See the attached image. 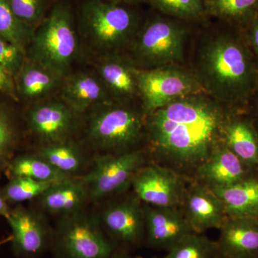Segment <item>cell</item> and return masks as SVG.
<instances>
[{
	"instance_id": "cell-1",
	"label": "cell",
	"mask_w": 258,
	"mask_h": 258,
	"mask_svg": "<svg viewBox=\"0 0 258 258\" xmlns=\"http://www.w3.org/2000/svg\"><path fill=\"white\" fill-rule=\"evenodd\" d=\"M236 108L205 92L181 97L146 116V138L152 152L179 169L198 167L221 142L226 120Z\"/></svg>"
},
{
	"instance_id": "cell-2",
	"label": "cell",
	"mask_w": 258,
	"mask_h": 258,
	"mask_svg": "<svg viewBox=\"0 0 258 258\" xmlns=\"http://www.w3.org/2000/svg\"><path fill=\"white\" fill-rule=\"evenodd\" d=\"M192 37L188 68L204 92L232 108L246 109L257 91L258 64L242 30L210 19Z\"/></svg>"
},
{
	"instance_id": "cell-3",
	"label": "cell",
	"mask_w": 258,
	"mask_h": 258,
	"mask_svg": "<svg viewBox=\"0 0 258 258\" xmlns=\"http://www.w3.org/2000/svg\"><path fill=\"white\" fill-rule=\"evenodd\" d=\"M145 15L137 5L110 0H83L76 16L80 40L98 59L125 54Z\"/></svg>"
},
{
	"instance_id": "cell-4",
	"label": "cell",
	"mask_w": 258,
	"mask_h": 258,
	"mask_svg": "<svg viewBox=\"0 0 258 258\" xmlns=\"http://www.w3.org/2000/svg\"><path fill=\"white\" fill-rule=\"evenodd\" d=\"M198 26L152 10L125 55L139 69L185 66L188 42Z\"/></svg>"
},
{
	"instance_id": "cell-5",
	"label": "cell",
	"mask_w": 258,
	"mask_h": 258,
	"mask_svg": "<svg viewBox=\"0 0 258 258\" xmlns=\"http://www.w3.org/2000/svg\"><path fill=\"white\" fill-rule=\"evenodd\" d=\"M79 40L72 5L57 0L35 29L27 57L66 78L79 53Z\"/></svg>"
},
{
	"instance_id": "cell-6",
	"label": "cell",
	"mask_w": 258,
	"mask_h": 258,
	"mask_svg": "<svg viewBox=\"0 0 258 258\" xmlns=\"http://www.w3.org/2000/svg\"><path fill=\"white\" fill-rule=\"evenodd\" d=\"M133 102L113 101L93 108L86 124L88 144L102 154L137 149L146 138V115Z\"/></svg>"
},
{
	"instance_id": "cell-7",
	"label": "cell",
	"mask_w": 258,
	"mask_h": 258,
	"mask_svg": "<svg viewBox=\"0 0 258 258\" xmlns=\"http://www.w3.org/2000/svg\"><path fill=\"white\" fill-rule=\"evenodd\" d=\"M116 249L98 217L85 210L61 217L54 229L55 258H108Z\"/></svg>"
},
{
	"instance_id": "cell-8",
	"label": "cell",
	"mask_w": 258,
	"mask_h": 258,
	"mask_svg": "<svg viewBox=\"0 0 258 258\" xmlns=\"http://www.w3.org/2000/svg\"><path fill=\"white\" fill-rule=\"evenodd\" d=\"M139 101L146 116L170 102L204 92L189 68L169 66L153 69H137Z\"/></svg>"
},
{
	"instance_id": "cell-9",
	"label": "cell",
	"mask_w": 258,
	"mask_h": 258,
	"mask_svg": "<svg viewBox=\"0 0 258 258\" xmlns=\"http://www.w3.org/2000/svg\"><path fill=\"white\" fill-rule=\"evenodd\" d=\"M146 154L142 149L95 157L91 169L81 176L87 185L90 202H98L123 191L143 167Z\"/></svg>"
},
{
	"instance_id": "cell-10",
	"label": "cell",
	"mask_w": 258,
	"mask_h": 258,
	"mask_svg": "<svg viewBox=\"0 0 258 258\" xmlns=\"http://www.w3.org/2000/svg\"><path fill=\"white\" fill-rule=\"evenodd\" d=\"M98 217L117 248H134L145 238L144 205L136 196L108 204Z\"/></svg>"
},
{
	"instance_id": "cell-11",
	"label": "cell",
	"mask_w": 258,
	"mask_h": 258,
	"mask_svg": "<svg viewBox=\"0 0 258 258\" xmlns=\"http://www.w3.org/2000/svg\"><path fill=\"white\" fill-rule=\"evenodd\" d=\"M12 230V249L19 258H40L52 248L54 230L41 212L19 206L6 218Z\"/></svg>"
},
{
	"instance_id": "cell-12",
	"label": "cell",
	"mask_w": 258,
	"mask_h": 258,
	"mask_svg": "<svg viewBox=\"0 0 258 258\" xmlns=\"http://www.w3.org/2000/svg\"><path fill=\"white\" fill-rule=\"evenodd\" d=\"M79 117L62 100L50 98L32 103L25 114L28 128L42 144L71 140Z\"/></svg>"
},
{
	"instance_id": "cell-13",
	"label": "cell",
	"mask_w": 258,
	"mask_h": 258,
	"mask_svg": "<svg viewBox=\"0 0 258 258\" xmlns=\"http://www.w3.org/2000/svg\"><path fill=\"white\" fill-rule=\"evenodd\" d=\"M131 185L135 196L149 206L176 208L182 201L181 183L171 168L144 166L136 173Z\"/></svg>"
},
{
	"instance_id": "cell-14",
	"label": "cell",
	"mask_w": 258,
	"mask_h": 258,
	"mask_svg": "<svg viewBox=\"0 0 258 258\" xmlns=\"http://www.w3.org/2000/svg\"><path fill=\"white\" fill-rule=\"evenodd\" d=\"M195 170L199 179L210 188L230 186L258 174V169L244 164L222 140Z\"/></svg>"
},
{
	"instance_id": "cell-15",
	"label": "cell",
	"mask_w": 258,
	"mask_h": 258,
	"mask_svg": "<svg viewBox=\"0 0 258 258\" xmlns=\"http://www.w3.org/2000/svg\"><path fill=\"white\" fill-rule=\"evenodd\" d=\"M145 238L149 246L169 250L183 237L193 232L184 214L176 208L145 205Z\"/></svg>"
},
{
	"instance_id": "cell-16",
	"label": "cell",
	"mask_w": 258,
	"mask_h": 258,
	"mask_svg": "<svg viewBox=\"0 0 258 258\" xmlns=\"http://www.w3.org/2000/svg\"><path fill=\"white\" fill-rule=\"evenodd\" d=\"M95 69L113 101L134 102L139 100L137 68L125 54L100 57Z\"/></svg>"
},
{
	"instance_id": "cell-17",
	"label": "cell",
	"mask_w": 258,
	"mask_h": 258,
	"mask_svg": "<svg viewBox=\"0 0 258 258\" xmlns=\"http://www.w3.org/2000/svg\"><path fill=\"white\" fill-rule=\"evenodd\" d=\"M60 99L78 116L97 106L114 101L96 72L70 74L60 90Z\"/></svg>"
},
{
	"instance_id": "cell-18",
	"label": "cell",
	"mask_w": 258,
	"mask_h": 258,
	"mask_svg": "<svg viewBox=\"0 0 258 258\" xmlns=\"http://www.w3.org/2000/svg\"><path fill=\"white\" fill-rule=\"evenodd\" d=\"M185 217L193 232L219 229L227 218L220 198L205 184H195L184 198Z\"/></svg>"
},
{
	"instance_id": "cell-19",
	"label": "cell",
	"mask_w": 258,
	"mask_h": 258,
	"mask_svg": "<svg viewBox=\"0 0 258 258\" xmlns=\"http://www.w3.org/2000/svg\"><path fill=\"white\" fill-rule=\"evenodd\" d=\"M220 230L222 257L258 258V218L227 217Z\"/></svg>"
},
{
	"instance_id": "cell-20",
	"label": "cell",
	"mask_w": 258,
	"mask_h": 258,
	"mask_svg": "<svg viewBox=\"0 0 258 258\" xmlns=\"http://www.w3.org/2000/svg\"><path fill=\"white\" fill-rule=\"evenodd\" d=\"M64 79L28 57L14 78L19 98L31 102L32 104L50 98L60 91Z\"/></svg>"
},
{
	"instance_id": "cell-21",
	"label": "cell",
	"mask_w": 258,
	"mask_h": 258,
	"mask_svg": "<svg viewBox=\"0 0 258 258\" xmlns=\"http://www.w3.org/2000/svg\"><path fill=\"white\" fill-rule=\"evenodd\" d=\"M222 141L239 159L258 169V134L247 110L234 111L222 130Z\"/></svg>"
},
{
	"instance_id": "cell-22",
	"label": "cell",
	"mask_w": 258,
	"mask_h": 258,
	"mask_svg": "<svg viewBox=\"0 0 258 258\" xmlns=\"http://www.w3.org/2000/svg\"><path fill=\"white\" fill-rule=\"evenodd\" d=\"M37 200L42 210L60 217L84 210L90 202L87 185L81 176L51 185Z\"/></svg>"
},
{
	"instance_id": "cell-23",
	"label": "cell",
	"mask_w": 258,
	"mask_h": 258,
	"mask_svg": "<svg viewBox=\"0 0 258 258\" xmlns=\"http://www.w3.org/2000/svg\"><path fill=\"white\" fill-rule=\"evenodd\" d=\"M229 217L258 218V174L223 187L210 188Z\"/></svg>"
},
{
	"instance_id": "cell-24",
	"label": "cell",
	"mask_w": 258,
	"mask_h": 258,
	"mask_svg": "<svg viewBox=\"0 0 258 258\" xmlns=\"http://www.w3.org/2000/svg\"><path fill=\"white\" fill-rule=\"evenodd\" d=\"M36 153L62 174L82 176L87 159L81 148L72 139L56 143L42 144Z\"/></svg>"
},
{
	"instance_id": "cell-25",
	"label": "cell",
	"mask_w": 258,
	"mask_h": 258,
	"mask_svg": "<svg viewBox=\"0 0 258 258\" xmlns=\"http://www.w3.org/2000/svg\"><path fill=\"white\" fill-rule=\"evenodd\" d=\"M5 172L10 179L22 176L50 184H55L72 177L56 169L36 152L15 156L10 161Z\"/></svg>"
},
{
	"instance_id": "cell-26",
	"label": "cell",
	"mask_w": 258,
	"mask_h": 258,
	"mask_svg": "<svg viewBox=\"0 0 258 258\" xmlns=\"http://www.w3.org/2000/svg\"><path fill=\"white\" fill-rule=\"evenodd\" d=\"M209 19L242 29L258 11V0H205Z\"/></svg>"
},
{
	"instance_id": "cell-27",
	"label": "cell",
	"mask_w": 258,
	"mask_h": 258,
	"mask_svg": "<svg viewBox=\"0 0 258 258\" xmlns=\"http://www.w3.org/2000/svg\"><path fill=\"white\" fill-rule=\"evenodd\" d=\"M152 10L195 25H203L210 19L205 13V0H145Z\"/></svg>"
},
{
	"instance_id": "cell-28",
	"label": "cell",
	"mask_w": 258,
	"mask_h": 258,
	"mask_svg": "<svg viewBox=\"0 0 258 258\" xmlns=\"http://www.w3.org/2000/svg\"><path fill=\"white\" fill-rule=\"evenodd\" d=\"M34 32L15 15L7 0H0V37L27 52Z\"/></svg>"
},
{
	"instance_id": "cell-29",
	"label": "cell",
	"mask_w": 258,
	"mask_h": 258,
	"mask_svg": "<svg viewBox=\"0 0 258 258\" xmlns=\"http://www.w3.org/2000/svg\"><path fill=\"white\" fill-rule=\"evenodd\" d=\"M218 255L217 242L201 233L191 232L169 249L164 258H217Z\"/></svg>"
},
{
	"instance_id": "cell-30",
	"label": "cell",
	"mask_w": 258,
	"mask_h": 258,
	"mask_svg": "<svg viewBox=\"0 0 258 258\" xmlns=\"http://www.w3.org/2000/svg\"><path fill=\"white\" fill-rule=\"evenodd\" d=\"M18 130L13 114L0 104V175L15 157L18 143Z\"/></svg>"
},
{
	"instance_id": "cell-31",
	"label": "cell",
	"mask_w": 258,
	"mask_h": 258,
	"mask_svg": "<svg viewBox=\"0 0 258 258\" xmlns=\"http://www.w3.org/2000/svg\"><path fill=\"white\" fill-rule=\"evenodd\" d=\"M53 184L41 182L28 177H13L1 190L7 201L11 204H18L35 200Z\"/></svg>"
},
{
	"instance_id": "cell-32",
	"label": "cell",
	"mask_w": 258,
	"mask_h": 258,
	"mask_svg": "<svg viewBox=\"0 0 258 258\" xmlns=\"http://www.w3.org/2000/svg\"><path fill=\"white\" fill-rule=\"evenodd\" d=\"M15 15L34 30L46 16L47 0H7Z\"/></svg>"
},
{
	"instance_id": "cell-33",
	"label": "cell",
	"mask_w": 258,
	"mask_h": 258,
	"mask_svg": "<svg viewBox=\"0 0 258 258\" xmlns=\"http://www.w3.org/2000/svg\"><path fill=\"white\" fill-rule=\"evenodd\" d=\"M27 59V52L0 37V66L13 77L16 76Z\"/></svg>"
},
{
	"instance_id": "cell-34",
	"label": "cell",
	"mask_w": 258,
	"mask_h": 258,
	"mask_svg": "<svg viewBox=\"0 0 258 258\" xmlns=\"http://www.w3.org/2000/svg\"><path fill=\"white\" fill-rule=\"evenodd\" d=\"M241 30L258 64V11L251 21Z\"/></svg>"
},
{
	"instance_id": "cell-35",
	"label": "cell",
	"mask_w": 258,
	"mask_h": 258,
	"mask_svg": "<svg viewBox=\"0 0 258 258\" xmlns=\"http://www.w3.org/2000/svg\"><path fill=\"white\" fill-rule=\"evenodd\" d=\"M0 92L10 96L15 101L19 100L14 77L2 66H0Z\"/></svg>"
},
{
	"instance_id": "cell-36",
	"label": "cell",
	"mask_w": 258,
	"mask_h": 258,
	"mask_svg": "<svg viewBox=\"0 0 258 258\" xmlns=\"http://www.w3.org/2000/svg\"><path fill=\"white\" fill-rule=\"evenodd\" d=\"M247 113L252 119L254 128L258 134V91L252 97V99L249 102L247 108Z\"/></svg>"
},
{
	"instance_id": "cell-37",
	"label": "cell",
	"mask_w": 258,
	"mask_h": 258,
	"mask_svg": "<svg viewBox=\"0 0 258 258\" xmlns=\"http://www.w3.org/2000/svg\"><path fill=\"white\" fill-rule=\"evenodd\" d=\"M12 208L10 204L7 201L4 195L0 190V216L4 217L5 219L9 216Z\"/></svg>"
},
{
	"instance_id": "cell-38",
	"label": "cell",
	"mask_w": 258,
	"mask_h": 258,
	"mask_svg": "<svg viewBox=\"0 0 258 258\" xmlns=\"http://www.w3.org/2000/svg\"><path fill=\"white\" fill-rule=\"evenodd\" d=\"M108 258H139L138 257H134V256L131 255L126 250L122 249H116L115 252L111 254Z\"/></svg>"
},
{
	"instance_id": "cell-39",
	"label": "cell",
	"mask_w": 258,
	"mask_h": 258,
	"mask_svg": "<svg viewBox=\"0 0 258 258\" xmlns=\"http://www.w3.org/2000/svg\"><path fill=\"white\" fill-rule=\"evenodd\" d=\"M110 1L120 3V4L138 5L140 3H144L145 0H110Z\"/></svg>"
},
{
	"instance_id": "cell-40",
	"label": "cell",
	"mask_w": 258,
	"mask_h": 258,
	"mask_svg": "<svg viewBox=\"0 0 258 258\" xmlns=\"http://www.w3.org/2000/svg\"><path fill=\"white\" fill-rule=\"evenodd\" d=\"M12 240H13V236H12V235L8 236V237H6V238L3 239V240H0V247H1L3 244L8 243V242H11Z\"/></svg>"
},
{
	"instance_id": "cell-41",
	"label": "cell",
	"mask_w": 258,
	"mask_h": 258,
	"mask_svg": "<svg viewBox=\"0 0 258 258\" xmlns=\"http://www.w3.org/2000/svg\"><path fill=\"white\" fill-rule=\"evenodd\" d=\"M217 258H225V257H222V256L220 255V254H219V255L217 256Z\"/></svg>"
},
{
	"instance_id": "cell-42",
	"label": "cell",
	"mask_w": 258,
	"mask_h": 258,
	"mask_svg": "<svg viewBox=\"0 0 258 258\" xmlns=\"http://www.w3.org/2000/svg\"><path fill=\"white\" fill-rule=\"evenodd\" d=\"M257 91H258V86H257Z\"/></svg>"
}]
</instances>
